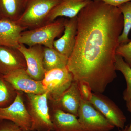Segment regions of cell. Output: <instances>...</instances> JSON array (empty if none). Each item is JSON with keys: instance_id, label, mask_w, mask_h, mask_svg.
I'll return each mask as SVG.
<instances>
[{"instance_id": "cell-22", "label": "cell", "mask_w": 131, "mask_h": 131, "mask_svg": "<svg viewBox=\"0 0 131 131\" xmlns=\"http://www.w3.org/2000/svg\"><path fill=\"white\" fill-rule=\"evenodd\" d=\"M116 54L122 57L131 68V40L127 43L119 45L116 50Z\"/></svg>"}, {"instance_id": "cell-16", "label": "cell", "mask_w": 131, "mask_h": 131, "mask_svg": "<svg viewBox=\"0 0 131 131\" xmlns=\"http://www.w3.org/2000/svg\"><path fill=\"white\" fill-rule=\"evenodd\" d=\"M50 113L53 131H83L75 115L53 108Z\"/></svg>"}, {"instance_id": "cell-26", "label": "cell", "mask_w": 131, "mask_h": 131, "mask_svg": "<svg viewBox=\"0 0 131 131\" xmlns=\"http://www.w3.org/2000/svg\"><path fill=\"white\" fill-rule=\"evenodd\" d=\"M126 106L128 111L131 113V100L126 102ZM124 131H131V121L130 124L129 126L126 127Z\"/></svg>"}, {"instance_id": "cell-6", "label": "cell", "mask_w": 131, "mask_h": 131, "mask_svg": "<svg viewBox=\"0 0 131 131\" xmlns=\"http://www.w3.org/2000/svg\"><path fill=\"white\" fill-rule=\"evenodd\" d=\"M73 81V75L67 68L46 71L42 82L47 91L48 101L57 100Z\"/></svg>"}, {"instance_id": "cell-28", "label": "cell", "mask_w": 131, "mask_h": 131, "mask_svg": "<svg viewBox=\"0 0 131 131\" xmlns=\"http://www.w3.org/2000/svg\"><path fill=\"white\" fill-rule=\"evenodd\" d=\"M1 18H2L1 17V16H0V19H1Z\"/></svg>"}, {"instance_id": "cell-12", "label": "cell", "mask_w": 131, "mask_h": 131, "mask_svg": "<svg viewBox=\"0 0 131 131\" xmlns=\"http://www.w3.org/2000/svg\"><path fill=\"white\" fill-rule=\"evenodd\" d=\"M20 69H26L21 52L16 48L0 46V74L5 75Z\"/></svg>"}, {"instance_id": "cell-11", "label": "cell", "mask_w": 131, "mask_h": 131, "mask_svg": "<svg viewBox=\"0 0 131 131\" xmlns=\"http://www.w3.org/2000/svg\"><path fill=\"white\" fill-rule=\"evenodd\" d=\"M81 100L77 83L74 81L59 98L50 102L51 108L60 109L77 117Z\"/></svg>"}, {"instance_id": "cell-3", "label": "cell", "mask_w": 131, "mask_h": 131, "mask_svg": "<svg viewBox=\"0 0 131 131\" xmlns=\"http://www.w3.org/2000/svg\"><path fill=\"white\" fill-rule=\"evenodd\" d=\"M25 94V105L32 119L31 131H53L47 92L41 95Z\"/></svg>"}, {"instance_id": "cell-1", "label": "cell", "mask_w": 131, "mask_h": 131, "mask_svg": "<svg viewBox=\"0 0 131 131\" xmlns=\"http://www.w3.org/2000/svg\"><path fill=\"white\" fill-rule=\"evenodd\" d=\"M77 16L75 43L67 68L74 81L86 82L93 93L102 94L117 77L116 52L123 15L117 7L91 0Z\"/></svg>"}, {"instance_id": "cell-21", "label": "cell", "mask_w": 131, "mask_h": 131, "mask_svg": "<svg viewBox=\"0 0 131 131\" xmlns=\"http://www.w3.org/2000/svg\"><path fill=\"white\" fill-rule=\"evenodd\" d=\"M115 67L116 71H118L124 75L126 82V89L123 92L124 100L129 101L131 100V68L124 61L123 58L116 55Z\"/></svg>"}, {"instance_id": "cell-2", "label": "cell", "mask_w": 131, "mask_h": 131, "mask_svg": "<svg viewBox=\"0 0 131 131\" xmlns=\"http://www.w3.org/2000/svg\"><path fill=\"white\" fill-rule=\"evenodd\" d=\"M65 20L64 18H59L37 28L24 31L20 35V44L28 47L41 45L53 48L55 39L64 31Z\"/></svg>"}, {"instance_id": "cell-9", "label": "cell", "mask_w": 131, "mask_h": 131, "mask_svg": "<svg viewBox=\"0 0 131 131\" xmlns=\"http://www.w3.org/2000/svg\"><path fill=\"white\" fill-rule=\"evenodd\" d=\"M43 46L41 45L27 47L21 44H20L17 49L21 52L25 60L26 72L37 81H42L45 73L43 64Z\"/></svg>"}, {"instance_id": "cell-17", "label": "cell", "mask_w": 131, "mask_h": 131, "mask_svg": "<svg viewBox=\"0 0 131 131\" xmlns=\"http://www.w3.org/2000/svg\"><path fill=\"white\" fill-rule=\"evenodd\" d=\"M27 0H0V16L17 21L24 12Z\"/></svg>"}, {"instance_id": "cell-19", "label": "cell", "mask_w": 131, "mask_h": 131, "mask_svg": "<svg viewBox=\"0 0 131 131\" xmlns=\"http://www.w3.org/2000/svg\"><path fill=\"white\" fill-rule=\"evenodd\" d=\"M17 92L3 75L0 74V108L11 105L15 100Z\"/></svg>"}, {"instance_id": "cell-13", "label": "cell", "mask_w": 131, "mask_h": 131, "mask_svg": "<svg viewBox=\"0 0 131 131\" xmlns=\"http://www.w3.org/2000/svg\"><path fill=\"white\" fill-rule=\"evenodd\" d=\"M77 30V16L66 19L64 33L55 40L53 47L61 54L69 58L74 47Z\"/></svg>"}, {"instance_id": "cell-23", "label": "cell", "mask_w": 131, "mask_h": 131, "mask_svg": "<svg viewBox=\"0 0 131 131\" xmlns=\"http://www.w3.org/2000/svg\"><path fill=\"white\" fill-rule=\"evenodd\" d=\"M77 83L82 99L89 102L93 94L92 89L89 84L84 81L79 82Z\"/></svg>"}, {"instance_id": "cell-25", "label": "cell", "mask_w": 131, "mask_h": 131, "mask_svg": "<svg viewBox=\"0 0 131 131\" xmlns=\"http://www.w3.org/2000/svg\"><path fill=\"white\" fill-rule=\"evenodd\" d=\"M97 1H101L105 3L106 4L117 7L122 4L130 1L131 0H97Z\"/></svg>"}, {"instance_id": "cell-27", "label": "cell", "mask_w": 131, "mask_h": 131, "mask_svg": "<svg viewBox=\"0 0 131 131\" xmlns=\"http://www.w3.org/2000/svg\"><path fill=\"white\" fill-rule=\"evenodd\" d=\"M46 131H51V130H47Z\"/></svg>"}, {"instance_id": "cell-15", "label": "cell", "mask_w": 131, "mask_h": 131, "mask_svg": "<svg viewBox=\"0 0 131 131\" xmlns=\"http://www.w3.org/2000/svg\"><path fill=\"white\" fill-rule=\"evenodd\" d=\"M91 1L62 0L50 13L46 24L54 21L58 17H66L71 19L76 17Z\"/></svg>"}, {"instance_id": "cell-4", "label": "cell", "mask_w": 131, "mask_h": 131, "mask_svg": "<svg viewBox=\"0 0 131 131\" xmlns=\"http://www.w3.org/2000/svg\"><path fill=\"white\" fill-rule=\"evenodd\" d=\"M62 1L27 0L24 12L16 22L26 29L44 25L52 10Z\"/></svg>"}, {"instance_id": "cell-24", "label": "cell", "mask_w": 131, "mask_h": 131, "mask_svg": "<svg viewBox=\"0 0 131 131\" xmlns=\"http://www.w3.org/2000/svg\"><path fill=\"white\" fill-rule=\"evenodd\" d=\"M0 131H29L26 130L12 121L0 120Z\"/></svg>"}, {"instance_id": "cell-18", "label": "cell", "mask_w": 131, "mask_h": 131, "mask_svg": "<svg viewBox=\"0 0 131 131\" xmlns=\"http://www.w3.org/2000/svg\"><path fill=\"white\" fill-rule=\"evenodd\" d=\"M68 59L54 47H44L43 64L45 71L67 68Z\"/></svg>"}, {"instance_id": "cell-14", "label": "cell", "mask_w": 131, "mask_h": 131, "mask_svg": "<svg viewBox=\"0 0 131 131\" xmlns=\"http://www.w3.org/2000/svg\"><path fill=\"white\" fill-rule=\"evenodd\" d=\"M26 29L16 21L0 19V46L18 49L21 33Z\"/></svg>"}, {"instance_id": "cell-7", "label": "cell", "mask_w": 131, "mask_h": 131, "mask_svg": "<svg viewBox=\"0 0 131 131\" xmlns=\"http://www.w3.org/2000/svg\"><path fill=\"white\" fill-rule=\"evenodd\" d=\"M23 93L18 91L15 100L11 105L0 108V120L10 121L25 130L31 131L32 119L24 102Z\"/></svg>"}, {"instance_id": "cell-10", "label": "cell", "mask_w": 131, "mask_h": 131, "mask_svg": "<svg viewBox=\"0 0 131 131\" xmlns=\"http://www.w3.org/2000/svg\"><path fill=\"white\" fill-rule=\"evenodd\" d=\"M3 76L16 91L37 95L42 94L47 92L42 81L33 79L27 74L26 69L17 70Z\"/></svg>"}, {"instance_id": "cell-5", "label": "cell", "mask_w": 131, "mask_h": 131, "mask_svg": "<svg viewBox=\"0 0 131 131\" xmlns=\"http://www.w3.org/2000/svg\"><path fill=\"white\" fill-rule=\"evenodd\" d=\"M77 117L83 131H111L115 127L91 103L82 98Z\"/></svg>"}, {"instance_id": "cell-20", "label": "cell", "mask_w": 131, "mask_h": 131, "mask_svg": "<svg viewBox=\"0 0 131 131\" xmlns=\"http://www.w3.org/2000/svg\"><path fill=\"white\" fill-rule=\"evenodd\" d=\"M123 16L124 27L123 30L119 36V45L127 43L130 41L129 38L131 30V2H129L117 7Z\"/></svg>"}, {"instance_id": "cell-8", "label": "cell", "mask_w": 131, "mask_h": 131, "mask_svg": "<svg viewBox=\"0 0 131 131\" xmlns=\"http://www.w3.org/2000/svg\"><path fill=\"white\" fill-rule=\"evenodd\" d=\"M89 102L115 127L124 129L126 118L122 110L111 100L101 93H93Z\"/></svg>"}]
</instances>
